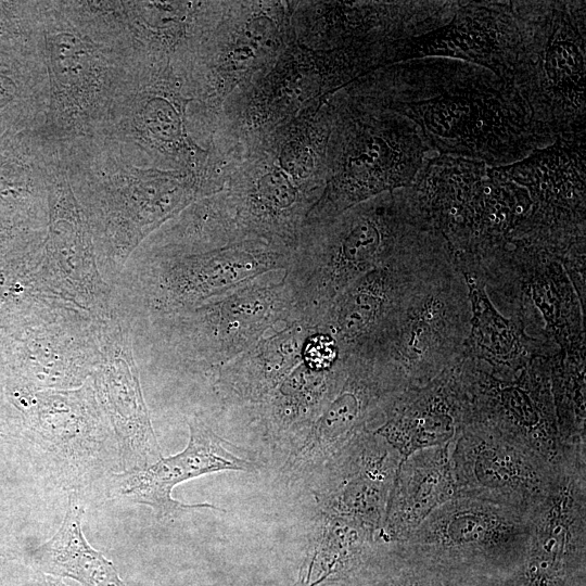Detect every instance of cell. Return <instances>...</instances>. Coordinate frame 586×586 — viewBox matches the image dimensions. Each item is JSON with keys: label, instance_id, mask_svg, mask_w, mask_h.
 Instances as JSON below:
<instances>
[{"label": "cell", "instance_id": "2e32d148", "mask_svg": "<svg viewBox=\"0 0 586 586\" xmlns=\"http://www.w3.org/2000/svg\"><path fill=\"white\" fill-rule=\"evenodd\" d=\"M189 442L183 450L162 457L142 469L113 473L109 495L149 506L160 519L175 518L181 512L208 508L211 504L187 505L175 499L174 488L183 482L221 471L251 472L255 464L238 456L234 446L217 435L199 418L188 421Z\"/></svg>", "mask_w": 586, "mask_h": 586}, {"label": "cell", "instance_id": "44dd1931", "mask_svg": "<svg viewBox=\"0 0 586 586\" xmlns=\"http://www.w3.org/2000/svg\"><path fill=\"white\" fill-rule=\"evenodd\" d=\"M316 333L305 318H297L264 336L245 353L220 367L216 385L237 403L263 405L302 361L306 339Z\"/></svg>", "mask_w": 586, "mask_h": 586}, {"label": "cell", "instance_id": "4fadbf2b", "mask_svg": "<svg viewBox=\"0 0 586 586\" xmlns=\"http://www.w3.org/2000/svg\"><path fill=\"white\" fill-rule=\"evenodd\" d=\"M343 358L341 380L289 463L302 470L331 459L354 437L379 428L395 398L406 390L395 371L375 358Z\"/></svg>", "mask_w": 586, "mask_h": 586}, {"label": "cell", "instance_id": "484cf974", "mask_svg": "<svg viewBox=\"0 0 586 586\" xmlns=\"http://www.w3.org/2000/svg\"><path fill=\"white\" fill-rule=\"evenodd\" d=\"M321 535L298 581L309 585L319 578L329 586L348 581L379 544L375 536L348 520L324 514Z\"/></svg>", "mask_w": 586, "mask_h": 586}, {"label": "cell", "instance_id": "8fae6325", "mask_svg": "<svg viewBox=\"0 0 586 586\" xmlns=\"http://www.w3.org/2000/svg\"><path fill=\"white\" fill-rule=\"evenodd\" d=\"M456 496L471 497L531 513L549 494L558 468L500 431L479 422L451 440Z\"/></svg>", "mask_w": 586, "mask_h": 586}, {"label": "cell", "instance_id": "7a4b0ae2", "mask_svg": "<svg viewBox=\"0 0 586 586\" xmlns=\"http://www.w3.org/2000/svg\"><path fill=\"white\" fill-rule=\"evenodd\" d=\"M437 230L410 188L382 193L303 226L284 278L301 317L315 321L346 288Z\"/></svg>", "mask_w": 586, "mask_h": 586}, {"label": "cell", "instance_id": "7402d4cb", "mask_svg": "<svg viewBox=\"0 0 586 586\" xmlns=\"http://www.w3.org/2000/svg\"><path fill=\"white\" fill-rule=\"evenodd\" d=\"M84 513L82 499L71 492L59 530L35 551L36 563L48 575L72 578L84 586H126L113 562L86 539Z\"/></svg>", "mask_w": 586, "mask_h": 586}, {"label": "cell", "instance_id": "e0dca14e", "mask_svg": "<svg viewBox=\"0 0 586 586\" xmlns=\"http://www.w3.org/2000/svg\"><path fill=\"white\" fill-rule=\"evenodd\" d=\"M331 459L333 479L321 494L323 514L354 522L377 539L403 461L400 454L381 436L365 431Z\"/></svg>", "mask_w": 586, "mask_h": 586}, {"label": "cell", "instance_id": "30bf717a", "mask_svg": "<svg viewBox=\"0 0 586 586\" xmlns=\"http://www.w3.org/2000/svg\"><path fill=\"white\" fill-rule=\"evenodd\" d=\"M550 357H535L512 371L464 356L462 373L471 422L489 425L519 441L557 468L563 461V448L551 390Z\"/></svg>", "mask_w": 586, "mask_h": 586}, {"label": "cell", "instance_id": "f546056e", "mask_svg": "<svg viewBox=\"0 0 586 586\" xmlns=\"http://www.w3.org/2000/svg\"><path fill=\"white\" fill-rule=\"evenodd\" d=\"M453 586H491L488 579L477 577L456 578Z\"/></svg>", "mask_w": 586, "mask_h": 586}, {"label": "cell", "instance_id": "4316f807", "mask_svg": "<svg viewBox=\"0 0 586 586\" xmlns=\"http://www.w3.org/2000/svg\"><path fill=\"white\" fill-rule=\"evenodd\" d=\"M550 378L562 448L585 447V341L550 357Z\"/></svg>", "mask_w": 586, "mask_h": 586}, {"label": "cell", "instance_id": "9a60e30c", "mask_svg": "<svg viewBox=\"0 0 586 586\" xmlns=\"http://www.w3.org/2000/svg\"><path fill=\"white\" fill-rule=\"evenodd\" d=\"M522 41L513 1H458L450 20L410 39L395 63L445 58L489 69L511 84Z\"/></svg>", "mask_w": 586, "mask_h": 586}, {"label": "cell", "instance_id": "277c9868", "mask_svg": "<svg viewBox=\"0 0 586 586\" xmlns=\"http://www.w3.org/2000/svg\"><path fill=\"white\" fill-rule=\"evenodd\" d=\"M522 41L511 85L555 140L586 136V2L513 1Z\"/></svg>", "mask_w": 586, "mask_h": 586}, {"label": "cell", "instance_id": "8992f818", "mask_svg": "<svg viewBox=\"0 0 586 586\" xmlns=\"http://www.w3.org/2000/svg\"><path fill=\"white\" fill-rule=\"evenodd\" d=\"M453 256L438 232L379 266L346 288L315 321L330 335L339 356L375 358L418 288Z\"/></svg>", "mask_w": 586, "mask_h": 586}, {"label": "cell", "instance_id": "d6986e66", "mask_svg": "<svg viewBox=\"0 0 586 586\" xmlns=\"http://www.w3.org/2000/svg\"><path fill=\"white\" fill-rule=\"evenodd\" d=\"M453 256L467 285L471 307L464 356L519 371L533 358L550 357L559 351L550 339L527 333L530 324L537 323L530 314L512 313L506 318L495 308L476 257L464 253H453Z\"/></svg>", "mask_w": 586, "mask_h": 586}, {"label": "cell", "instance_id": "603a6c76", "mask_svg": "<svg viewBox=\"0 0 586 586\" xmlns=\"http://www.w3.org/2000/svg\"><path fill=\"white\" fill-rule=\"evenodd\" d=\"M35 429L47 449L72 463L99 450L100 431L91 399L81 392H46L36 395Z\"/></svg>", "mask_w": 586, "mask_h": 586}, {"label": "cell", "instance_id": "52a82bcc", "mask_svg": "<svg viewBox=\"0 0 586 586\" xmlns=\"http://www.w3.org/2000/svg\"><path fill=\"white\" fill-rule=\"evenodd\" d=\"M470 318L467 285L451 256L411 296L375 359L406 388L423 386L464 356Z\"/></svg>", "mask_w": 586, "mask_h": 586}, {"label": "cell", "instance_id": "7c38bea8", "mask_svg": "<svg viewBox=\"0 0 586 586\" xmlns=\"http://www.w3.org/2000/svg\"><path fill=\"white\" fill-rule=\"evenodd\" d=\"M532 202L523 235L548 241L586 234V136L558 138L513 164L495 167Z\"/></svg>", "mask_w": 586, "mask_h": 586}, {"label": "cell", "instance_id": "ac0fdd59", "mask_svg": "<svg viewBox=\"0 0 586 586\" xmlns=\"http://www.w3.org/2000/svg\"><path fill=\"white\" fill-rule=\"evenodd\" d=\"M463 357L425 385L403 391L382 424L372 431L395 448L403 460L415 451L449 443L471 422Z\"/></svg>", "mask_w": 586, "mask_h": 586}, {"label": "cell", "instance_id": "ba28073f", "mask_svg": "<svg viewBox=\"0 0 586 586\" xmlns=\"http://www.w3.org/2000/svg\"><path fill=\"white\" fill-rule=\"evenodd\" d=\"M279 271L264 273L199 308L171 315L177 349L189 359L219 368L257 344L268 330L300 318Z\"/></svg>", "mask_w": 586, "mask_h": 586}, {"label": "cell", "instance_id": "3957f363", "mask_svg": "<svg viewBox=\"0 0 586 586\" xmlns=\"http://www.w3.org/2000/svg\"><path fill=\"white\" fill-rule=\"evenodd\" d=\"M342 89L332 103L326 187L304 225L333 218L382 193L409 188L435 154L409 118Z\"/></svg>", "mask_w": 586, "mask_h": 586}, {"label": "cell", "instance_id": "6da1fadb", "mask_svg": "<svg viewBox=\"0 0 586 586\" xmlns=\"http://www.w3.org/2000/svg\"><path fill=\"white\" fill-rule=\"evenodd\" d=\"M346 88L409 118L435 154L501 167L555 142L511 84L463 61L398 62L360 76Z\"/></svg>", "mask_w": 586, "mask_h": 586}, {"label": "cell", "instance_id": "9c48e42d", "mask_svg": "<svg viewBox=\"0 0 586 586\" xmlns=\"http://www.w3.org/2000/svg\"><path fill=\"white\" fill-rule=\"evenodd\" d=\"M523 558L491 586H586V451L563 455L553 485L531 513Z\"/></svg>", "mask_w": 586, "mask_h": 586}, {"label": "cell", "instance_id": "1f68e13d", "mask_svg": "<svg viewBox=\"0 0 586 586\" xmlns=\"http://www.w3.org/2000/svg\"><path fill=\"white\" fill-rule=\"evenodd\" d=\"M293 586H328V584L323 579L319 578L317 581H314L309 585H304L297 581Z\"/></svg>", "mask_w": 586, "mask_h": 586}, {"label": "cell", "instance_id": "ffe728a7", "mask_svg": "<svg viewBox=\"0 0 586 586\" xmlns=\"http://www.w3.org/2000/svg\"><path fill=\"white\" fill-rule=\"evenodd\" d=\"M450 443L424 448L398 468L378 543H398L437 507L456 497Z\"/></svg>", "mask_w": 586, "mask_h": 586}, {"label": "cell", "instance_id": "5bb4252c", "mask_svg": "<svg viewBox=\"0 0 586 586\" xmlns=\"http://www.w3.org/2000/svg\"><path fill=\"white\" fill-rule=\"evenodd\" d=\"M292 252L263 239L245 238L195 255L168 257L156 268V302L168 315L190 310L264 273L285 270Z\"/></svg>", "mask_w": 586, "mask_h": 586}, {"label": "cell", "instance_id": "83f0119b", "mask_svg": "<svg viewBox=\"0 0 586 586\" xmlns=\"http://www.w3.org/2000/svg\"><path fill=\"white\" fill-rule=\"evenodd\" d=\"M456 578L420 559L400 543H379L343 586H453Z\"/></svg>", "mask_w": 586, "mask_h": 586}, {"label": "cell", "instance_id": "cb8c5ba5", "mask_svg": "<svg viewBox=\"0 0 586 586\" xmlns=\"http://www.w3.org/2000/svg\"><path fill=\"white\" fill-rule=\"evenodd\" d=\"M100 388L124 469L146 468L161 459V447L135 374L125 370L107 371L100 380Z\"/></svg>", "mask_w": 586, "mask_h": 586}, {"label": "cell", "instance_id": "5b68a950", "mask_svg": "<svg viewBox=\"0 0 586 586\" xmlns=\"http://www.w3.org/2000/svg\"><path fill=\"white\" fill-rule=\"evenodd\" d=\"M531 513L456 496L398 543L454 578L497 579L523 558L531 536Z\"/></svg>", "mask_w": 586, "mask_h": 586}, {"label": "cell", "instance_id": "f1b7e54d", "mask_svg": "<svg viewBox=\"0 0 586 586\" xmlns=\"http://www.w3.org/2000/svg\"><path fill=\"white\" fill-rule=\"evenodd\" d=\"M339 359V347L335 341L326 333H313L304 342L302 360L311 370L331 369Z\"/></svg>", "mask_w": 586, "mask_h": 586}, {"label": "cell", "instance_id": "4dcf8cb0", "mask_svg": "<svg viewBox=\"0 0 586 586\" xmlns=\"http://www.w3.org/2000/svg\"><path fill=\"white\" fill-rule=\"evenodd\" d=\"M37 586H69L65 583H63L59 577H54L51 575L43 576Z\"/></svg>", "mask_w": 586, "mask_h": 586}, {"label": "cell", "instance_id": "d4e9b609", "mask_svg": "<svg viewBox=\"0 0 586 586\" xmlns=\"http://www.w3.org/2000/svg\"><path fill=\"white\" fill-rule=\"evenodd\" d=\"M488 166L462 157L433 154L409 187L421 212L444 237Z\"/></svg>", "mask_w": 586, "mask_h": 586}]
</instances>
